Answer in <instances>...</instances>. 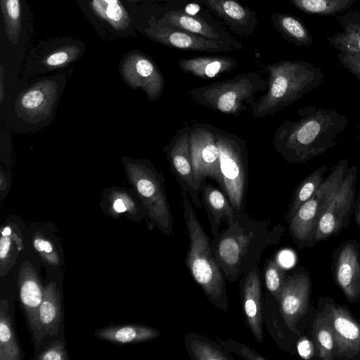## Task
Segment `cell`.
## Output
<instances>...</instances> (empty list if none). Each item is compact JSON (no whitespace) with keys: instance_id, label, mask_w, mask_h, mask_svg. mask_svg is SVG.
I'll list each match as a JSON object with an SVG mask.
<instances>
[{"instance_id":"35","label":"cell","mask_w":360,"mask_h":360,"mask_svg":"<svg viewBox=\"0 0 360 360\" xmlns=\"http://www.w3.org/2000/svg\"><path fill=\"white\" fill-rule=\"evenodd\" d=\"M95 13L117 30H124L130 24V18L119 0H92Z\"/></svg>"},{"instance_id":"5","label":"cell","mask_w":360,"mask_h":360,"mask_svg":"<svg viewBox=\"0 0 360 360\" xmlns=\"http://www.w3.org/2000/svg\"><path fill=\"white\" fill-rule=\"evenodd\" d=\"M122 161L127 180L146 210L148 229L157 227L170 237L173 235V217L163 174L146 158L123 156Z\"/></svg>"},{"instance_id":"2","label":"cell","mask_w":360,"mask_h":360,"mask_svg":"<svg viewBox=\"0 0 360 360\" xmlns=\"http://www.w3.org/2000/svg\"><path fill=\"white\" fill-rule=\"evenodd\" d=\"M299 118L285 120L276 130L274 150L288 164L304 163L337 144L349 120L334 109L307 105L298 110Z\"/></svg>"},{"instance_id":"44","label":"cell","mask_w":360,"mask_h":360,"mask_svg":"<svg viewBox=\"0 0 360 360\" xmlns=\"http://www.w3.org/2000/svg\"><path fill=\"white\" fill-rule=\"evenodd\" d=\"M300 340L297 342V350L299 354L304 359H311L312 356L315 354L316 348L312 342L308 339L305 338V337L302 338L300 336Z\"/></svg>"},{"instance_id":"4","label":"cell","mask_w":360,"mask_h":360,"mask_svg":"<svg viewBox=\"0 0 360 360\" xmlns=\"http://www.w3.org/2000/svg\"><path fill=\"white\" fill-rule=\"evenodd\" d=\"M183 213L189 239L185 264L208 301L222 311L229 310L226 279L216 260L211 238L202 229L185 191H181Z\"/></svg>"},{"instance_id":"22","label":"cell","mask_w":360,"mask_h":360,"mask_svg":"<svg viewBox=\"0 0 360 360\" xmlns=\"http://www.w3.org/2000/svg\"><path fill=\"white\" fill-rule=\"evenodd\" d=\"M159 21L168 26L209 39L224 42L234 49H240L243 47L240 42L235 40L229 33L221 29H217L204 19L191 15L180 10H172L166 13Z\"/></svg>"},{"instance_id":"13","label":"cell","mask_w":360,"mask_h":360,"mask_svg":"<svg viewBox=\"0 0 360 360\" xmlns=\"http://www.w3.org/2000/svg\"><path fill=\"white\" fill-rule=\"evenodd\" d=\"M188 131V125L179 129L163 148V152L180 190L186 193L195 207L201 208L202 202L194 178Z\"/></svg>"},{"instance_id":"14","label":"cell","mask_w":360,"mask_h":360,"mask_svg":"<svg viewBox=\"0 0 360 360\" xmlns=\"http://www.w3.org/2000/svg\"><path fill=\"white\" fill-rule=\"evenodd\" d=\"M328 310L334 332L335 358L360 360V321L346 306L336 303L332 298L319 297Z\"/></svg>"},{"instance_id":"9","label":"cell","mask_w":360,"mask_h":360,"mask_svg":"<svg viewBox=\"0 0 360 360\" xmlns=\"http://www.w3.org/2000/svg\"><path fill=\"white\" fill-rule=\"evenodd\" d=\"M357 167H350L319 219L315 243L338 235L351 223L356 195Z\"/></svg>"},{"instance_id":"38","label":"cell","mask_w":360,"mask_h":360,"mask_svg":"<svg viewBox=\"0 0 360 360\" xmlns=\"http://www.w3.org/2000/svg\"><path fill=\"white\" fill-rule=\"evenodd\" d=\"M4 30L13 44L18 41L21 31V10L19 0H0Z\"/></svg>"},{"instance_id":"40","label":"cell","mask_w":360,"mask_h":360,"mask_svg":"<svg viewBox=\"0 0 360 360\" xmlns=\"http://www.w3.org/2000/svg\"><path fill=\"white\" fill-rule=\"evenodd\" d=\"M32 246L42 261L51 266H58L60 257L53 243L40 232H36L32 237Z\"/></svg>"},{"instance_id":"34","label":"cell","mask_w":360,"mask_h":360,"mask_svg":"<svg viewBox=\"0 0 360 360\" xmlns=\"http://www.w3.org/2000/svg\"><path fill=\"white\" fill-rule=\"evenodd\" d=\"M327 165H322L303 179L295 188L285 215L288 224L300 207L307 201L325 180Z\"/></svg>"},{"instance_id":"25","label":"cell","mask_w":360,"mask_h":360,"mask_svg":"<svg viewBox=\"0 0 360 360\" xmlns=\"http://www.w3.org/2000/svg\"><path fill=\"white\" fill-rule=\"evenodd\" d=\"M95 336L117 345L136 344L148 342L160 335L159 330L143 324L127 323L110 325L97 330Z\"/></svg>"},{"instance_id":"45","label":"cell","mask_w":360,"mask_h":360,"mask_svg":"<svg viewBox=\"0 0 360 360\" xmlns=\"http://www.w3.org/2000/svg\"><path fill=\"white\" fill-rule=\"evenodd\" d=\"M11 184V172L1 165L0 170V198L1 201L6 197Z\"/></svg>"},{"instance_id":"12","label":"cell","mask_w":360,"mask_h":360,"mask_svg":"<svg viewBox=\"0 0 360 360\" xmlns=\"http://www.w3.org/2000/svg\"><path fill=\"white\" fill-rule=\"evenodd\" d=\"M59 84L54 79L39 80L18 96L15 112L17 117L36 124L50 117L55 110L61 94Z\"/></svg>"},{"instance_id":"7","label":"cell","mask_w":360,"mask_h":360,"mask_svg":"<svg viewBox=\"0 0 360 360\" xmlns=\"http://www.w3.org/2000/svg\"><path fill=\"white\" fill-rule=\"evenodd\" d=\"M349 160L335 165L323 184L297 210L289 221V233L297 248H312L319 219L327 205L338 191L349 170Z\"/></svg>"},{"instance_id":"32","label":"cell","mask_w":360,"mask_h":360,"mask_svg":"<svg viewBox=\"0 0 360 360\" xmlns=\"http://www.w3.org/2000/svg\"><path fill=\"white\" fill-rule=\"evenodd\" d=\"M8 309V300L2 299L0 302V360H21L23 353L15 333Z\"/></svg>"},{"instance_id":"26","label":"cell","mask_w":360,"mask_h":360,"mask_svg":"<svg viewBox=\"0 0 360 360\" xmlns=\"http://www.w3.org/2000/svg\"><path fill=\"white\" fill-rule=\"evenodd\" d=\"M178 66L186 73L210 79L235 69L238 62L230 56H212L179 60Z\"/></svg>"},{"instance_id":"19","label":"cell","mask_w":360,"mask_h":360,"mask_svg":"<svg viewBox=\"0 0 360 360\" xmlns=\"http://www.w3.org/2000/svg\"><path fill=\"white\" fill-rule=\"evenodd\" d=\"M18 285L21 304L34 338L40 342L41 335L39 323V309L42 302L44 288L37 271L28 261L21 264L18 275Z\"/></svg>"},{"instance_id":"30","label":"cell","mask_w":360,"mask_h":360,"mask_svg":"<svg viewBox=\"0 0 360 360\" xmlns=\"http://www.w3.org/2000/svg\"><path fill=\"white\" fill-rule=\"evenodd\" d=\"M0 276H6L15 264L21 251L25 248L22 232L15 223H7L1 228Z\"/></svg>"},{"instance_id":"37","label":"cell","mask_w":360,"mask_h":360,"mask_svg":"<svg viewBox=\"0 0 360 360\" xmlns=\"http://www.w3.org/2000/svg\"><path fill=\"white\" fill-rule=\"evenodd\" d=\"M286 274L287 270L281 264L277 255H273L266 259L263 269V281L266 291L278 302Z\"/></svg>"},{"instance_id":"46","label":"cell","mask_w":360,"mask_h":360,"mask_svg":"<svg viewBox=\"0 0 360 360\" xmlns=\"http://www.w3.org/2000/svg\"><path fill=\"white\" fill-rule=\"evenodd\" d=\"M353 214L354 215V221L360 229V188L356 195Z\"/></svg>"},{"instance_id":"16","label":"cell","mask_w":360,"mask_h":360,"mask_svg":"<svg viewBox=\"0 0 360 360\" xmlns=\"http://www.w3.org/2000/svg\"><path fill=\"white\" fill-rule=\"evenodd\" d=\"M122 77L129 87L141 89L150 101L162 96L165 79L161 71L149 58L139 53L128 55L121 63Z\"/></svg>"},{"instance_id":"47","label":"cell","mask_w":360,"mask_h":360,"mask_svg":"<svg viewBox=\"0 0 360 360\" xmlns=\"http://www.w3.org/2000/svg\"><path fill=\"white\" fill-rule=\"evenodd\" d=\"M4 78H3V67L2 65H1V96H0V98H1V103H2V101L4 99Z\"/></svg>"},{"instance_id":"3","label":"cell","mask_w":360,"mask_h":360,"mask_svg":"<svg viewBox=\"0 0 360 360\" xmlns=\"http://www.w3.org/2000/svg\"><path fill=\"white\" fill-rule=\"evenodd\" d=\"M266 92L250 109L251 116L262 118L274 115L294 103L304 94L319 86L324 79L322 70L301 60H281L267 64Z\"/></svg>"},{"instance_id":"28","label":"cell","mask_w":360,"mask_h":360,"mask_svg":"<svg viewBox=\"0 0 360 360\" xmlns=\"http://www.w3.org/2000/svg\"><path fill=\"white\" fill-rule=\"evenodd\" d=\"M62 318L61 300L59 289L54 281L44 288L42 302L39 309V323L41 335H58Z\"/></svg>"},{"instance_id":"36","label":"cell","mask_w":360,"mask_h":360,"mask_svg":"<svg viewBox=\"0 0 360 360\" xmlns=\"http://www.w3.org/2000/svg\"><path fill=\"white\" fill-rule=\"evenodd\" d=\"M297 9L319 15H336L351 9L356 0H289Z\"/></svg>"},{"instance_id":"48","label":"cell","mask_w":360,"mask_h":360,"mask_svg":"<svg viewBox=\"0 0 360 360\" xmlns=\"http://www.w3.org/2000/svg\"><path fill=\"white\" fill-rule=\"evenodd\" d=\"M129 1H139V0H129Z\"/></svg>"},{"instance_id":"18","label":"cell","mask_w":360,"mask_h":360,"mask_svg":"<svg viewBox=\"0 0 360 360\" xmlns=\"http://www.w3.org/2000/svg\"><path fill=\"white\" fill-rule=\"evenodd\" d=\"M146 33L159 43L184 50L221 52L231 51L234 49L233 46L224 42L209 39L172 27L159 20L151 23L146 30Z\"/></svg>"},{"instance_id":"17","label":"cell","mask_w":360,"mask_h":360,"mask_svg":"<svg viewBox=\"0 0 360 360\" xmlns=\"http://www.w3.org/2000/svg\"><path fill=\"white\" fill-rule=\"evenodd\" d=\"M238 281L245 323L256 341L261 344L264 340L263 278L261 270L257 266L244 274Z\"/></svg>"},{"instance_id":"15","label":"cell","mask_w":360,"mask_h":360,"mask_svg":"<svg viewBox=\"0 0 360 360\" xmlns=\"http://www.w3.org/2000/svg\"><path fill=\"white\" fill-rule=\"evenodd\" d=\"M333 278L349 303L360 302V245L354 239L343 240L333 252Z\"/></svg>"},{"instance_id":"24","label":"cell","mask_w":360,"mask_h":360,"mask_svg":"<svg viewBox=\"0 0 360 360\" xmlns=\"http://www.w3.org/2000/svg\"><path fill=\"white\" fill-rule=\"evenodd\" d=\"M263 320L280 349L290 352L300 336L289 328L281 313L278 301L266 290L263 293Z\"/></svg>"},{"instance_id":"42","label":"cell","mask_w":360,"mask_h":360,"mask_svg":"<svg viewBox=\"0 0 360 360\" xmlns=\"http://www.w3.org/2000/svg\"><path fill=\"white\" fill-rule=\"evenodd\" d=\"M38 360H68V352L60 340H55L45 347L37 356Z\"/></svg>"},{"instance_id":"1","label":"cell","mask_w":360,"mask_h":360,"mask_svg":"<svg viewBox=\"0 0 360 360\" xmlns=\"http://www.w3.org/2000/svg\"><path fill=\"white\" fill-rule=\"evenodd\" d=\"M284 231L280 223L270 228V218L257 220L236 210L233 222L211 241L225 279L235 283L258 266L263 252L278 243Z\"/></svg>"},{"instance_id":"20","label":"cell","mask_w":360,"mask_h":360,"mask_svg":"<svg viewBox=\"0 0 360 360\" xmlns=\"http://www.w3.org/2000/svg\"><path fill=\"white\" fill-rule=\"evenodd\" d=\"M208 10L220 18L235 33L252 34L257 25L255 11L238 0H199Z\"/></svg>"},{"instance_id":"43","label":"cell","mask_w":360,"mask_h":360,"mask_svg":"<svg viewBox=\"0 0 360 360\" xmlns=\"http://www.w3.org/2000/svg\"><path fill=\"white\" fill-rule=\"evenodd\" d=\"M337 56L340 63L360 82V54L339 52Z\"/></svg>"},{"instance_id":"31","label":"cell","mask_w":360,"mask_h":360,"mask_svg":"<svg viewBox=\"0 0 360 360\" xmlns=\"http://www.w3.org/2000/svg\"><path fill=\"white\" fill-rule=\"evenodd\" d=\"M186 350L191 360H234V358L215 340L195 333L184 336Z\"/></svg>"},{"instance_id":"29","label":"cell","mask_w":360,"mask_h":360,"mask_svg":"<svg viewBox=\"0 0 360 360\" xmlns=\"http://www.w3.org/2000/svg\"><path fill=\"white\" fill-rule=\"evenodd\" d=\"M319 311L313 322L311 340L316 348L317 356L323 360L335 359V339L330 314L319 300Z\"/></svg>"},{"instance_id":"33","label":"cell","mask_w":360,"mask_h":360,"mask_svg":"<svg viewBox=\"0 0 360 360\" xmlns=\"http://www.w3.org/2000/svg\"><path fill=\"white\" fill-rule=\"evenodd\" d=\"M274 26L285 39L297 46L309 47L314 39L305 24L297 17L288 14L274 13Z\"/></svg>"},{"instance_id":"6","label":"cell","mask_w":360,"mask_h":360,"mask_svg":"<svg viewBox=\"0 0 360 360\" xmlns=\"http://www.w3.org/2000/svg\"><path fill=\"white\" fill-rule=\"evenodd\" d=\"M267 81L256 72L241 73L235 77L193 88L188 96L198 105L236 116L251 109L255 95L266 91Z\"/></svg>"},{"instance_id":"39","label":"cell","mask_w":360,"mask_h":360,"mask_svg":"<svg viewBox=\"0 0 360 360\" xmlns=\"http://www.w3.org/2000/svg\"><path fill=\"white\" fill-rule=\"evenodd\" d=\"M80 54L81 49L77 46L60 47L44 57L41 64L49 70L63 68L75 60Z\"/></svg>"},{"instance_id":"23","label":"cell","mask_w":360,"mask_h":360,"mask_svg":"<svg viewBox=\"0 0 360 360\" xmlns=\"http://www.w3.org/2000/svg\"><path fill=\"white\" fill-rule=\"evenodd\" d=\"M200 194L207 214L211 233L215 236L219 233V226L223 221L227 226L233 222L236 209L223 191L205 181L202 184Z\"/></svg>"},{"instance_id":"10","label":"cell","mask_w":360,"mask_h":360,"mask_svg":"<svg viewBox=\"0 0 360 360\" xmlns=\"http://www.w3.org/2000/svg\"><path fill=\"white\" fill-rule=\"evenodd\" d=\"M216 127L197 123L189 126V145L196 186L201 193L202 184L212 179L221 188L222 176L217 144Z\"/></svg>"},{"instance_id":"41","label":"cell","mask_w":360,"mask_h":360,"mask_svg":"<svg viewBox=\"0 0 360 360\" xmlns=\"http://www.w3.org/2000/svg\"><path fill=\"white\" fill-rule=\"evenodd\" d=\"M214 340L220 344L229 353H233L240 357L248 360H266V357L257 352L250 347L234 340H224L218 335Z\"/></svg>"},{"instance_id":"27","label":"cell","mask_w":360,"mask_h":360,"mask_svg":"<svg viewBox=\"0 0 360 360\" xmlns=\"http://www.w3.org/2000/svg\"><path fill=\"white\" fill-rule=\"evenodd\" d=\"M336 18L342 30L326 37L330 46L339 52L360 54V11L349 9Z\"/></svg>"},{"instance_id":"21","label":"cell","mask_w":360,"mask_h":360,"mask_svg":"<svg viewBox=\"0 0 360 360\" xmlns=\"http://www.w3.org/2000/svg\"><path fill=\"white\" fill-rule=\"evenodd\" d=\"M101 207L106 214L112 218L117 219L124 214L136 221L147 219L146 210L132 188H106L103 193Z\"/></svg>"},{"instance_id":"11","label":"cell","mask_w":360,"mask_h":360,"mask_svg":"<svg viewBox=\"0 0 360 360\" xmlns=\"http://www.w3.org/2000/svg\"><path fill=\"white\" fill-rule=\"evenodd\" d=\"M311 292L310 275L303 267L287 271L279 308L289 328L299 336L302 335L299 323L308 312Z\"/></svg>"},{"instance_id":"8","label":"cell","mask_w":360,"mask_h":360,"mask_svg":"<svg viewBox=\"0 0 360 360\" xmlns=\"http://www.w3.org/2000/svg\"><path fill=\"white\" fill-rule=\"evenodd\" d=\"M221 190L231 205L243 211L248 186V153L246 142L237 135L216 127Z\"/></svg>"}]
</instances>
